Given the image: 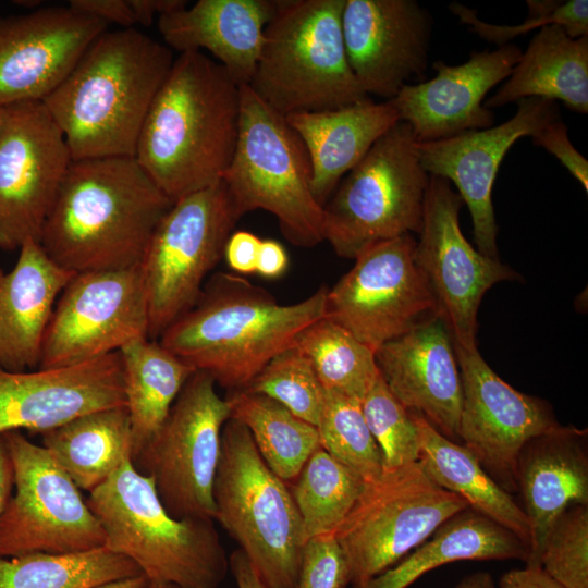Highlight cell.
<instances>
[{
	"mask_svg": "<svg viewBox=\"0 0 588 588\" xmlns=\"http://www.w3.org/2000/svg\"><path fill=\"white\" fill-rule=\"evenodd\" d=\"M294 346L309 360L324 391L362 401L380 375L375 351L327 316L305 328Z\"/></svg>",
	"mask_w": 588,
	"mask_h": 588,
	"instance_id": "cell-37",
	"label": "cell"
},
{
	"mask_svg": "<svg viewBox=\"0 0 588 588\" xmlns=\"http://www.w3.org/2000/svg\"><path fill=\"white\" fill-rule=\"evenodd\" d=\"M542 569L565 588H588V505L564 511L551 526L540 555Z\"/></svg>",
	"mask_w": 588,
	"mask_h": 588,
	"instance_id": "cell-42",
	"label": "cell"
},
{
	"mask_svg": "<svg viewBox=\"0 0 588 588\" xmlns=\"http://www.w3.org/2000/svg\"><path fill=\"white\" fill-rule=\"evenodd\" d=\"M125 405L119 352L83 364L9 371L0 367V436L45 433L84 414Z\"/></svg>",
	"mask_w": 588,
	"mask_h": 588,
	"instance_id": "cell-22",
	"label": "cell"
},
{
	"mask_svg": "<svg viewBox=\"0 0 588 588\" xmlns=\"http://www.w3.org/2000/svg\"><path fill=\"white\" fill-rule=\"evenodd\" d=\"M241 85L203 51L179 53L143 124L135 159L173 204L223 180L240 127Z\"/></svg>",
	"mask_w": 588,
	"mask_h": 588,
	"instance_id": "cell-1",
	"label": "cell"
},
{
	"mask_svg": "<svg viewBox=\"0 0 588 588\" xmlns=\"http://www.w3.org/2000/svg\"><path fill=\"white\" fill-rule=\"evenodd\" d=\"M350 584L348 564L334 534L304 542L296 588H346Z\"/></svg>",
	"mask_w": 588,
	"mask_h": 588,
	"instance_id": "cell-43",
	"label": "cell"
},
{
	"mask_svg": "<svg viewBox=\"0 0 588 588\" xmlns=\"http://www.w3.org/2000/svg\"><path fill=\"white\" fill-rule=\"evenodd\" d=\"M230 405L210 375L196 370L185 382L164 422L132 458L149 477L174 518H216L212 486L221 432Z\"/></svg>",
	"mask_w": 588,
	"mask_h": 588,
	"instance_id": "cell-12",
	"label": "cell"
},
{
	"mask_svg": "<svg viewBox=\"0 0 588 588\" xmlns=\"http://www.w3.org/2000/svg\"><path fill=\"white\" fill-rule=\"evenodd\" d=\"M453 588H497L494 580L488 572H476L465 576Z\"/></svg>",
	"mask_w": 588,
	"mask_h": 588,
	"instance_id": "cell-51",
	"label": "cell"
},
{
	"mask_svg": "<svg viewBox=\"0 0 588 588\" xmlns=\"http://www.w3.org/2000/svg\"><path fill=\"white\" fill-rule=\"evenodd\" d=\"M148 330L140 266L75 273L53 308L38 369L74 366L119 352L148 338Z\"/></svg>",
	"mask_w": 588,
	"mask_h": 588,
	"instance_id": "cell-15",
	"label": "cell"
},
{
	"mask_svg": "<svg viewBox=\"0 0 588 588\" xmlns=\"http://www.w3.org/2000/svg\"><path fill=\"white\" fill-rule=\"evenodd\" d=\"M499 588H565L541 566L525 565L504 573L499 580Z\"/></svg>",
	"mask_w": 588,
	"mask_h": 588,
	"instance_id": "cell-47",
	"label": "cell"
},
{
	"mask_svg": "<svg viewBox=\"0 0 588 588\" xmlns=\"http://www.w3.org/2000/svg\"><path fill=\"white\" fill-rule=\"evenodd\" d=\"M229 571L237 588H269L240 549L234 550L229 556Z\"/></svg>",
	"mask_w": 588,
	"mask_h": 588,
	"instance_id": "cell-49",
	"label": "cell"
},
{
	"mask_svg": "<svg viewBox=\"0 0 588 588\" xmlns=\"http://www.w3.org/2000/svg\"><path fill=\"white\" fill-rule=\"evenodd\" d=\"M415 246L413 235L404 234L362 252L327 291L326 316L376 351L440 315Z\"/></svg>",
	"mask_w": 588,
	"mask_h": 588,
	"instance_id": "cell-14",
	"label": "cell"
},
{
	"mask_svg": "<svg viewBox=\"0 0 588 588\" xmlns=\"http://www.w3.org/2000/svg\"><path fill=\"white\" fill-rule=\"evenodd\" d=\"M274 0H198L158 17L172 51L207 50L238 85H248L257 66Z\"/></svg>",
	"mask_w": 588,
	"mask_h": 588,
	"instance_id": "cell-26",
	"label": "cell"
},
{
	"mask_svg": "<svg viewBox=\"0 0 588 588\" xmlns=\"http://www.w3.org/2000/svg\"><path fill=\"white\" fill-rule=\"evenodd\" d=\"M418 431V463L439 487L458 495L469 509L515 534L529 550L530 531L523 507L500 487L477 458L458 442L409 412Z\"/></svg>",
	"mask_w": 588,
	"mask_h": 588,
	"instance_id": "cell-31",
	"label": "cell"
},
{
	"mask_svg": "<svg viewBox=\"0 0 588 588\" xmlns=\"http://www.w3.org/2000/svg\"><path fill=\"white\" fill-rule=\"evenodd\" d=\"M342 33L350 68L369 96L393 99L428 68L432 20L415 0H345Z\"/></svg>",
	"mask_w": 588,
	"mask_h": 588,
	"instance_id": "cell-20",
	"label": "cell"
},
{
	"mask_svg": "<svg viewBox=\"0 0 588 588\" xmlns=\"http://www.w3.org/2000/svg\"><path fill=\"white\" fill-rule=\"evenodd\" d=\"M14 473L9 449L3 436H0V516L12 495Z\"/></svg>",
	"mask_w": 588,
	"mask_h": 588,
	"instance_id": "cell-50",
	"label": "cell"
},
{
	"mask_svg": "<svg viewBox=\"0 0 588 588\" xmlns=\"http://www.w3.org/2000/svg\"><path fill=\"white\" fill-rule=\"evenodd\" d=\"M367 426L383 461V470L418 462L419 441L414 418L391 393L381 375L360 401Z\"/></svg>",
	"mask_w": 588,
	"mask_h": 588,
	"instance_id": "cell-40",
	"label": "cell"
},
{
	"mask_svg": "<svg viewBox=\"0 0 588 588\" xmlns=\"http://www.w3.org/2000/svg\"><path fill=\"white\" fill-rule=\"evenodd\" d=\"M588 432L556 424L529 440L517 462V491L524 501L530 540L525 565L540 566L546 537L568 507L588 505Z\"/></svg>",
	"mask_w": 588,
	"mask_h": 588,
	"instance_id": "cell-25",
	"label": "cell"
},
{
	"mask_svg": "<svg viewBox=\"0 0 588 588\" xmlns=\"http://www.w3.org/2000/svg\"><path fill=\"white\" fill-rule=\"evenodd\" d=\"M526 98L562 101L572 111L587 113L588 36L573 38L558 25L540 28L483 107L491 110Z\"/></svg>",
	"mask_w": 588,
	"mask_h": 588,
	"instance_id": "cell-29",
	"label": "cell"
},
{
	"mask_svg": "<svg viewBox=\"0 0 588 588\" xmlns=\"http://www.w3.org/2000/svg\"><path fill=\"white\" fill-rule=\"evenodd\" d=\"M174 59L168 46L135 27L97 36L41 100L72 160L135 158L143 124Z\"/></svg>",
	"mask_w": 588,
	"mask_h": 588,
	"instance_id": "cell-2",
	"label": "cell"
},
{
	"mask_svg": "<svg viewBox=\"0 0 588 588\" xmlns=\"http://www.w3.org/2000/svg\"><path fill=\"white\" fill-rule=\"evenodd\" d=\"M326 305L324 287L283 305L244 278L218 273L158 341L229 392L244 390L305 328L326 317Z\"/></svg>",
	"mask_w": 588,
	"mask_h": 588,
	"instance_id": "cell-4",
	"label": "cell"
},
{
	"mask_svg": "<svg viewBox=\"0 0 588 588\" xmlns=\"http://www.w3.org/2000/svg\"><path fill=\"white\" fill-rule=\"evenodd\" d=\"M365 482L323 449L314 452L289 483L301 516L304 540L334 534L355 505Z\"/></svg>",
	"mask_w": 588,
	"mask_h": 588,
	"instance_id": "cell-36",
	"label": "cell"
},
{
	"mask_svg": "<svg viewBox=\"0 0 588 588\" xmlns=\"http://www.w3.org/2000/svg\"><path fill=\"white\" fill-rule=\"evenodd\" d=\"M95 588H149L144 575L110 581Z\"/></svg>",
	"mask_w": 588,
	"mask_h": 588,
	"instance_id": "cell-52",
	"label": "cell"
},
{
	"mask_svg": "<svg viewBox=\"0 0 588 588\" xmlns=\"http://www.w3.org/2000/svg\"><path fill=\"white\" fill-rule=\"evenodd\" d=\"M2 110H3V107L0 106V121H1V117H2Z\"/></svg>",
	"mask_w": 588,
	"mask_h": 588,
	"instance_id": "cell-54",
	"label": "cell"
},
{
	"mask_svg": "<svg viewBox=\"0 0 588 588\" xmlns=\"http://www.w3.org/2000/svg\"><path fill=\"white\" fill-rule=\"evenodd\" d=\"M526 20L515 25H499L480 20L475 10L460 3L449 5L461 23L469 26V30L483 40L499 47L510 44L517 36L525 35L535 28L549 25L562 27L573 38L588 36V1L587 0H528Z\"/></svg>",
	"mask_w": 588,
	"mask_h": 588,
	"instance_id": "cell-41",
	"label": "cell"
},
{
	"mask_svg": "<svg viewBox=\"0 0 588 588\" xmlns=\"http://www.w3.org/2000/svg\"><path fill=\"white\" fill-rule=\"evenodd\" d=\"M225 399L230 418L248 429L265 463L285 482L321 448L317 427L277 401L247 390L230 391Z\"/></svg>",
	"mask_w": 588,
	"mask_h": 588,
	"instance_id": "cell-34",
	"label": "cell"
},
{
	"mask_svg": "<svg viewBox=\"0 0 588 588\" xmlns=\"http://www.w3.org/2000/svg\"><path fill=\"white\" fill-rule=\"evenodd\" d=\"M430 175L411 127L395 123L341 180L324 205V241L355 259L379 242L418 233Z\"/></svg>",
	"mask_w": 588,
	"mask_h": 588,
	"instance_id": "cell-9",
	"label": "cell"
},
{
	"mask_svg": "<svg viewBox=\"0 0 588 588\" xmlns=\"http://www.w3.org/2000/svg\"><path fill=\"white\" fill-rule=\"evenodd\" d=\"M344 3L274 0L248 86L280 114L339 109L370 98L347 61L341 21Z\"/></svg>",
	"mask_w": 588,
	"mask_h": 588,
	"instance_id": "cell-6",
	"label": "cell"
},
{
	"mask_svg": "<svg viewBox=\"0 0 588 588\" xmlns=\"http://www.w3.org/2000/svg\"><path fill=\"white\" fill-rule=\"evenodd\" d=\"M72 162L64 135L41 100L3 106L0 121V248L39 242Z\"/></svg>",
	"mask_w": 588,
	"mask_h": 588,
	"instance_id": "cell-16",
	"label": "cell"
},
{
	"mask_svg": "<svg viewBox=\"0 0 588 588\" xmlns=\"http://www.w3.org/2000/svg\"><path fill=\"white\" fill-rule=\"evenodd\" d=\"M462 204L448 180L430 175L415 261L453 342L469 350L477 347V314L483 295L494 284L516 280L518 274L498 258L482 255L465 238L458 219Z\"/></svg>",
	"mask_w": 588,
	"mask_h": 588,
	"instance_id": "cell-17",
	"label": "cell"
},
{
	"mask_svg": "<svg viewBox=\"0 0 588 588\" xmlns=\"http://www.w3.org/2000/svg\"><path fill=\"white\" fill-rule=\"evenodd\" d=\"M317 430L321 449L357 473L366 482L382 475V455L367 426L360 401L324 391Z\"/></svg>",
	"mask_w": 588,
	"mask_h": 588,
	"instance_id": "cell-38",
	"label": "cell"
},
{
	"mask_svg": "<svg viewBox=\"0 0 588 588\" xmlns=\"http://www.w3.org/2000/svg\"><path fill=\"white\" fill-rule=\"evenodd\" d=\"M453 345L462 381L458 439L500 487L517 491L520 451L558 424L552 408L502 380L477 347Z\"/></svg>",
	"mask_w": 588,
	"mask_h": 588,
	"instance_id": "cell-18",
	"label": "cell"
},
{
	"mask_svg": "<svg viewBox=\"0 0 588 588\" xmlns=\"http://www.w3.org/2000/svg\"><path fill=\"white\" fill-rule=\"evenodd\" d=\"M528 547L511 530L467 507L443 523L401 561L352 588H407L426 573L465 560H520Z\"/></svg>",
	"mask_w": 588,
	"mask_h": 588,
	"instance_id": "cell-30",
	"label": "cell"
},
{
	"mask_svg": "<svg viewBox=\"0 0 588 588\" xmlns=\"http://www.w3.org/2000/svg\"><path fill=\"white\" fill-rule=\"evenodd\" d=\"M107 29L69 5L0 16V106L44 100Z\"/></svg>",
	"mask_w": 588,
	"mask_h": 588,
	"instance_id": "cell-21",
	"label": "cell"
},
{
	"mask_svg": "<svg viewBox=\"0 0 588 588\" xmlns=\"http://www.w3.org/2000/svg\"><path fill=\"white\" fill-rule=\"evenodd\" d=\"M86 502L105 531V547L131 559L149 588H219L225 579L229 556L215 520L172 517L131 457Z\"/></svg>",
	"mask_w": 588,
	"mask_h": 588,
	"instance_id": "cell-5",
	"label": "cell"
},
{
	"mask_svg": "<svg viewBox=\"0 0 588 588\" xmlns=\"http://www.w3.org/2000/svg\"><path fill=\"white\" fill-rule=\"evenodd\" d=\"M536 146L544 148L552 154L588 191V161L573 146L567 135V126L561 118L546 124L535 135L531 136Z\"/></svg>",
	"mask_w": 588,
	"mask_h": 588,
	"instance_id": "cell-44",
	"label": "cell"
},
{
	"mask_svg": "<svg viewBox=\"0 0 588 588\" xmlns=\"http://www.w3.org/2000/svg\"><path fill=\"white\" fill-rule=\"evenodd\" d=\"M375 357L382 379L401 404L458 442L462 381L443 318L437 315L382 344Z\"/></svg>",
	"mask_w": 588,
	"mask_h": 588,
	"instance_id": "cell-24",
	"label": "cell"
},
{
	"mask_svg": "<svg viewBox=\"0 0 588 588\" xmlns=\"http://www.w3.org/2000/svg\"><path fill=\"white\" fill-rule=\"evenodd\" d=\"M289 265L285 248L274 240H261L256 272L267 279L281 277Z\"/></svg>",
	"mask_w": 588,
	"mask_h": 588,
	"instance_id": "cell-48",
	"label": "cell"
},
{
	"mask_svg": "<svg viewBox=\"0 0 588 588\" xmlns=\"http://www.w3.org/2000/svg\"><path fill=\"white\" fill-rule=\"evenodd\" d=\"M14 268L0 267V367L38 368L56 303L75 274L53 261L36 240L25 241Z\"/></svg>",
	"mask_w": 588,
	"mask_h": 588,
	"instance_id": "cell-27",
	"label": "cell"
},
{
	"mask_svg": "<svg viewBox=\"0 0 588 588\" xmlns=\"http://www.w3.org/2000/svg\"><path fill=\"white\" fill-rule=\"evenodd\" d=\"M41 445L79 490L89 493L132 458L125 405L90 412L41 434Z\"/></svg>",
	"mask_w": 588,
	"mask_h": 588,
	"instance_id": "cell-32",
	"label": "cell"
},
{
	"mask_svg": "<svg viewBox=\"0 0 588 588\" xmlns=\"http://www.w3.org/2000/svg\"><path fill=\"white\" fill-rule=\"evenodd\" d=\"M139 575L144 574L131 559L107 547L0 556V588H95Z\"/></svg>",
	"mask_w": 588,
	"mask_h": 588,
	"instance_id": "cell-35",
	"label": "cell"
},
{
	"mask_svg": "<svg viewBox=\"0 0 588 588\" xmlns=\"http://www.w3.org/2000/svg\"><path fill=\"white\" fill-rule=\"evenodd\" d=\"M302 139L310 161V187L324 207L341 180L372 145L400 121L390 100L371 98L332 110L285 117Z\"/></svg>",
	"mask_w": 588,
	"mask_h": 588,
	"instance_id": "cell-28",
	"label": "cell"
},
{
	"mask_svg": "<svg viewBox=\"0 0 588 588\" xmlns=\"http://www.w3.org/2000/svg\"><path fill=\"white\" fill-rule=\"evenodd\" d=\"M68 5L108 26L117 24L121 28H134L137 24L131 0H71Z\"/></svg>",
	"mask_w": 588,
	"mask_h": 588,
	"instance_id": "cell-45",
	"label": "cell"
},
{
	"mask_svg": "<svg viewBox=\"0 0 588 588\" xmlns=\"http://www.w3.org/2000/svg\"><path fill=\"white\" fill-rule=\"evenodd\" d=\"M2 436L13 465L15 492L0 516V556L105 547L98 518L50 453L20 431Z\"/></svg>",
	"mask_w": 588,
	"mask_h": 588,
	"instance_id": "cell-13",
	"label": "cell"
},
{
	"mask_svg": "<svg viewBox=\"0 0 588 588\" xmlns=\"http://www.w3.org/2000/svg\"><path fill=\"white\" fill-rule=\"evenodd\" d=\"M216 518L269 588H296L302 520L289 485L259 454L248 429L230 418L212 486Z\"/></svg>",
	"mask_w": 588,
	"mask_h": 588,
	"instance_id": "cell-7",
	"label": "cell"
},
{
	"mask_svg": "<svg viewBox=\"0 0 588 588\" xmlns=\"http://www.w3.org/2000/svg\"><path fill=\"white\" fill-rule=\"evenodd\" d=\"M119 353L133 458L162 426L185 382L196 370L158 340H135Z\"/></svg>",
	"mask_w": 588,
	"mask_h": 588,
	"instance_id": "cell-33",
	"label": "cell"
},
{
	"mask_svg": "<svg viewBox=\"0 0 588 588\" xmlns=\"http://www.w3.org/2000/svg\"><path fill=\"white\" fill-rule=\"evenodd\" d=\"M516 103V113L497 126L436 142H416L426 172L448 180L457 188L468 207L478 250L490 258H498V226L491 196L503 158L517 139L531 137L561 118L558 102L552 100L526 98Z\"/></svg>",
	"mask_w": 588,
	"mask_h": 588,
	"instance_id": "cell-19",
	"label": "cell"
},
{
	"mask_svg": "<svg viewBox=\"0 0 588 588\" xmlns=\"http://www.w3.org/2000/svg\"><path fill=\"white\" fill-rule=\"evenodd\" d=\"M307 150L284 115L241 86L235 151L223 176L242 217L257 209L273 215L292 244L324 241V209L310 187Z\"/></svg>",
	"mask_w": 588,
	"mask_h": 588,
	"instance_id": "cell-8",
	"label": "cell"
},
{
	"mask_svg": "<svg viewBox=\"0 0 588 588\" xmlns=\"http://www.w3.org/2000/svg\"><path fill=\"white\" fill-rule=\"evenodd\" d=\"M241 218L223 181L171 205L140 264L149 339L158 340L194 306Z\"/></svg>",
	"mask_w": 588,
	"mask_h": 588,
	"instance_id": "cell-10",
	"label": "cell"
},
{
	"mask_svg": "<svg viewBox=\"0 0 588 588\" xmlns=\"http://www.w3.org/2000/svg\"><path fill=\"white\" fill-rule=\"evenodd\" d=\"M244 390L277 401L316 427L319 422L324 389L309 360L294 345L275 355Z\"/></svg>",
	"mask_w": 588,
	"mask_h": 588,
	"instance_id": "cell-39",
	"label": "cell"
},
{
	"mask_svg": "<svg viewBox=\"0 0 588 588\" xmlns=\"http://www.w3.org/2000/svg\"><path fill=\"white\" fill-rule=\"evenodd\" d=\"M158 588H180V587H177L175 585H172V584H167V585L160 586Z\"/></svg>",
	"mask_w": 588,
	"mask_h": 588,
	"instance_id": "cell-53",
	"label": "cell"
},
{
	"mask_svg": "<svg viewBox=\"0 0 588 588\" xmlns=\"http://www.w3.org/2000/svg\"><path fill=\"white\" fill-rule=\"evenodd\" d=\"M171 205L135 158L72 160L39 243L74 273L140 266Z\"/></svg>",
	"mask_w": 588,
	"mask_h": 588,
	"instance_id": "cell-3",
	"label": "cell"
},
{
	"mask_svg": "<svg viewBox=\"0 0 588 588\" xmlns=\"http://www.w3.org/2000/svg\"><path fill=\"white\" fill-rule=\"evenodd\" d=\"M261 240L252 232L236 231L229 236L223 257L229 267L237 273L256 272Z\"/></svg>",
	"mask_w": 588,
	"mask_h": 588,
	"instance_id": "cell-46",
	"label": "cell"
},
{
	"mask_svg": "<svg viewBox=\"0 0 588 588\" xmlns=\"http://www.w3.org/2000/svg\"><path fill=\"white\" fill-rule=\"evenodd\" d=\"M522 53L518 46L507 44L493 51H473L457 65L437 61L433 78L404 85L390 101L418 143L491 127L494 115L483 107L485 97L510 76Z\"/></svg>",
	"mask_w": 588,
	"mask_h": 588,
	"instance_id": "cell-23",
	"label": "cell"
},
{
	"mask_svg": "<svg viewBox=\"0 0 588 588\" xmlns=\"http://www.w3.org/2000/svg\"><path fill=\"white\" fill-rule=\"evenodd\" d=\"M439 487L418 462L383 470L365 482L334 532L348 564L351 585L366 583L396 564L443 523L467 509Z\"/></svg>",
	"mask_w": 588,
	"mask_h": 588,
	"instance_id": "cell-11",
	"label": "cell"
}]
</instances>
